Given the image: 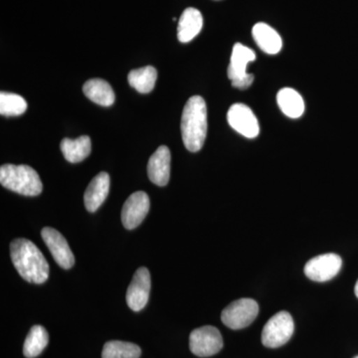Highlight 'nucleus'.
Masks as SVG:
<instances>
[{
  "label": "nucleus",
  "instance_id": "nucleus-6",
  "mask_svg": "<svg viewBox=\"0 0 358 358\" xmlns=\"http://www.w3.org/2000/svg\"><path fill=\"white\" fill-rule=\"evenodd\" d=\"M259 313L258 303L252 299H240L224 308L221 320L231 329H242L249 327Z\"/></svg>",
  "mask_w": 358,
  "mask_h": 358
},
{
  "label": "nucleus",
  "instance_id": "nucleus-16",
  "mask_svg": "<svg viewBox=\"0 0 358 358\" xmlns=\"http://www.w3.org/2000/svg\"><path fill=\"white\" fill-rule=\"evenodd\" d=\"M254 40L261 50L275 55L282 50V41L279 33L266 23H257L252 30Z\"/></svg>",
  "mask_w": 358,
  "mask_h": 358
},
{
  "label": "nucleus",
  "instance_id": "nucleus-14",
  "mask_svg": "<svg viewBox=\"0 0 358 358\" xmlns=\"http://www.w3.org/2000/svg\"><path fill=\"white\" fill-rule=\"evenodd\" d=\"M110 190V176L107 173L96 174L92 179L84 195L85 206L89 212H96L103 203Z\"/></svg>",
  "mask_w": 358,
  "mask_h": 358
},
{
  "label": "nucleus",
  "instance_id": "nucleus-5",
  "mask_svg": "<svg viewBox=\"0 0 358 358\" xmlns=\"http://www.w3.org/2000/svg\"><path fill=\"white\" fill-rule=\"evenodd\" d=\"M294 320L286 310L275 313L264 327L262 343L266 348H277L286 345L293 336Z\"/></svg>",
  "mask_w": 358,
  "mask_h": 358
},
{
  "label": "nucleus",
  "instance_id": "nucleus-19",
  "mask_svg": "<svg viewBox=\"0 0 358 358\" xmlns=\"http://www.w3.org/2000/svg\"><path fill=\"white\" fill-rule=\"evenodd\" d=\"M277 102L282 114L291 119H298L305 112V102L296 90L282 89L278 93Z\"/></svg>",
  "mask_w": 358,
  "mask_h": 358
},
{
  "label": "nucleus",
  "instance_id": "nucleus-1",
  "mask_svg": "<svg viewBox=\"0 0 358 358\" xmlns=\"http://www.w3.org/2000/svg\"><path fill=\"white\" fill-rule=\"evenodd\" d=\"M10 257L18 274L32 284H43L49 277V265L42 252L30 240L18 238L10 244Z\"/></svg>",
  "mask_w": 358,
  "mask_h": 358
},
{
  "label": "nucleus",
  "instance_id": "nucleus-24",
  "mask_svg": "<svg viewBox=\"0 0 358 358\" xmlns=\"http://www.w3.org/2000/svg\"><path fill=\"white\" fill-rule=\"evenodd\" d=\"M355 294H357V296L358 298V281L357 282V284H355Z\"/></svg>",
  "mask_w": 358,
  "mask_h": 358
},
{
  "label": "nucleus",
  "instance_id": "nucleus-22",
  "mask_svg": "<svg viewBox=\"0 0 358 358\" xmlns=\"http://www.w3.org/2000/svg\"><path fill=\"white\" fill-rule=\"evenodd\" d=\"M140 346L127 341H108L103 345L102 358H140Z\"/></svg>",
  "mask_w": 358,
  "mask_h": 358
},
{
  "label": "nucleus",
  "instance_id": "nucleus-20",
  "mask_svg": "<svg viewBox=\"0 0 358 358\" xmlns=\"http://www.w3.org/2000/svg\"><path fill=\"white\" fill-rule=\"evenodd\" d=\"M157 72L152 66L140 68L129 72V83L138 93L148 94L155 88L157 82Z\"/></svg>",
  "mask_w": 358,
  "mask_h": 358
},
{
  "label": "nucleus",
  "instance_id": "nucleus-25",
  "mask_svg": "<svg viewBox=\"0 0 358 358\" xmlns=\"http://www.w3.org/2000/svg\"><path fill=\"white\" fill-rule=\"evenodd\" d=\"M355 358H358V357H355Z\"/></svg>",
  "mask_w": 358,
  "mask_h": 358
},
{
  "label": "nucleus",
  "instance_id": "nucleus-23",
  "mask_svg": "<svg viewBox=\"0 0 358 358\" xmlns=\"http://www.w3.org/2000/svg\"><path fill=\"white\" fill-rule=\"evenodd\" d=\"M27 110V102L17 94L0 93V114L6 117H17L24 114Z\"/></svg>",
  "mask_w": 358,
  "mask_h": 358
},
{
  "label": "nucleus",
  "instance_id": "nucleus-7",
  "mask_svg": "<svg viewBox=\"0 0 358 358\" xmlns=\"http://www.w3.org/2000/svg\"><path fill=\"white\" fill-rule=\"evenodd\" d=\"M189 348L193 355L196 357H212L222 350V336L216 327L211 326L199 327L190 334Z\"/></svg>",
  "mask_w": 358,
  "mask_h": 358
},
{
  "label": "nucleus",
  "instance_id": "nucleus-13",
  "mask_svg": "<svg viewBox=\"0 0 358 358\" xmlns=\"http://www.w3.org/2000/svg\"><path fill=\"white\" fill-rule=\"evenodd\" d=\"M171 155L169 148L162 145L150 157L148 164V174L150 181L159 186H166L171 178Z\"/></svg>",
  "mask_w": 358,
  "mask_h": 358
},
{
  "label": "nucleus",
  "instance_id": "nucleus-10",
  "mask_svg": "<svg viewBox=\"0 0 358 358\" xmlns=\"http://www.w3.org/2000/svg\"><path fill=\"white\" fill-rule=\"evenodd\" d=\"M150 286L152 280L150 271L145 267L138 268L127 291V303L131 310L140 312L147 306L150 298Z\"/></svg>",
  "mask_w": 358,
  "mask_h": 358
},
{
  "label": "nucleus",
  "instance_id": "nucleus-12",
  "mask_svg": "<svg viewBox=\"0 0 358 358\" xmlns=\"http://www.w3.org/2000/svg\"><path fill=\"white\" fill-rule=\"evenodd\" d=\"M42 239L50 250L52 256L61 268L69 270L75 264L74 255L69 244L59 231L51 227H45L41 231Z\"/></svg>",
  "mask_w": 358,
  "mask_h": 358
},
{
  "label": "nucleus",
  "instance_id": "nucleus-17",
  "mask_svg": "<svg viewBox=\"0 0 358 358\" xmlns=\"http://www.w3.org/2000/svg\"><path fill=\"white\" fill-rule=\"evenodd\" d=\"M83 92L92 102L110 107L115 102V92L110 85L103 79H91L83 86Z\"/></svg>",
  "mask_w": 358,
  "mask_h": 358
},
{
  "label": "nucleus",
  "instance_id": "nucleus-4",
  "mask_svg": "<svg viewBox=\"0 0 358 358\" xmlns=\"http://www.w3.org/2000/svg\"><path fill=\"white\" fill-rule=\"evenodd\" d=\"M255 59V52L252 49L244 46L243 44L234 45L227 70L228 78L234 88L248 89L253 84L254 76L247 73L246 68L247 65L250 62H253Z\"/></svg>",
  "mask_w": 358,
  "mask_h": 358
},
{
  "label": "nucleus",
  "instance_id": "nucleus-18",
  "mask_svg": "<svg viewBox=\"0 0 358 358\" xmlns=\"http://www.w3.org/2000/svg\"><path fill=\"white\" fill-rule=\"evenodd\" d=\"M62 154L67 162L78 164L83 162L91 154L92 143L88 136H82L76 140L64 138L60 145Z\"/></svg>",
  "mask_w": 358,
  "mask_h": 358
},
{
  "label": "nucleus",
  "instance_id": "nucleus-2",
  "mask_svg": "<svg viewBox=\"0 0 358 358\" xmlns=\"http://www.w3.org/2000/svg\"><path fill=\"white\" fill-rule=\"evenodd\" d=\"M183 143L189 152H199L207 134V108L203 98L193 96L185 103L181 117Z\"/></svg>",
  "mask_w": 358,
  "mask_h": 358
},
{
  "label": "nucleus",
  "instance_id": "nucleus-11",
  "mask_svg": "<svg viewBox=\"0 0 358 358\" xmlns=\"http://www.w3.org/2000/svg\"><path fill=\"white\" fill-rule=\"evenodd\" d=\"M150 197L147 193L136 192L124 202L122 209V222L128 230L136 229L147 217L150 211Z\"/></svg>",
  "mask_w": 358,
  "mask_h": 358
},
{
  "label": "nucleus",
  "instance_id": "nucleus-21",
  "mask_svg": "<svg viewBox=\"0 0 358 358\" xmlns=\"http://www.w3.org/2000/svg\"><path fill=\"white\" fill-rule=\"evenodd\" d=\"M49 336L46 329L41 326L31 327L23 345V355L27 358L38 357L48 345Z\"/></svg>",
  "mask_w": 358,
  "mask_h": 358
},
{
  "label": "nucleus",
  "instance_id": "nucleus-8",
  "mask_svg": "<svg viewBox=\"0 0 358 358\" xmlns=\"http://www.w3.org/2000/svg\"><path fill=\"white\" fill-rule=\"evenodd\" d=\"M343 260L336 254L329 253L310 259L305 266V274L315 282H327L333 279L341 271Z\"/></svg>",
  "mask_w": 358,
  "mask_h": 358
},
{
  "label": "nucleus",
  "instance_id": "nucleus-9",
  "mask_svg": "<svg viewBox=\"0 0 358 358\" xmlns=\"http://www.w3.org/2000/svg\"><path fill=\"white\" fill-rule=\"evenodd\" d=\"M231 128L247 138H255L260 133V126L253 110L244 103L231 106L227 114Z\"/></svg>",
  "mask_w": 358,
  "mask_h": 358
},
{
  "label": "nucleus",
  "instance_id": "nucleus-3",
  "mask_svg": "<svg viewBox=\"0 0 358 358\" xmlns=\"http://www.w3.org/2000/svg\"><path fill=\"white\" fill-rule=\"evenodd\" d=\"M0 183L24 196H37L43 189L38 173L29 166L4 164L0 167Z\"/></svg>",
  "mask_w": 358,
  "mask_h": 358
},
{
  "label": "nucleus",
  "instance_id": "nucleus-15",
  "mask_svg": "<svg viewBox=\"0 0 358 358\" xmlns=\"http://www.w3.org/2000/svg\"><path fill=\"white\" fill-rule=\"evenodd\" d=\"M203 26L202 14L196 8L185 9L178 21V37L181 43H187L194 39Z\"/></svg>",
  "mask_w": 358,
  "mask_h": 358
}]
</instances>
